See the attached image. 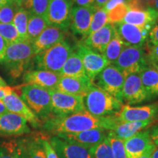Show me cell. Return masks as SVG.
<instances>
[{"label":"cell","mask_w":158,"mask_h":158,"mask_svg":"<svg viewBox=\"0 0 158 158\" xmlns=\"http://www.w3.org/2000/svg\"><path fill=\"white\" fill-rule=\"evenodd\" d=\"M51 0H31L27 10L31 15L46 16Z\"/></svg>","instance_id":"cell-37"},{"label":"cell","mask_w":158,"mask_h":158,"mask_svg":"<svg viewBox=\"0 0 158 158\" xmlns=\"http://www.w3.org/2000/svg\"><path fill=\"white\" fill-rule=\"evenodd\" d=\"M158 116V103L133 107L123 105L120 111L115 116L119 122L155 121Z\"/></svg>","instance_id":"cell-12"},{"label":"cell","mask_w":158,"mask_h":158,"mask_svg":"<svg viewBox=\"0 0 158 158\" xmlns=\"http://www.w3.org/2000/svg\"><path fill=\"white\" fill-rule=\"evenodd\" d=\"M151 152L144 154V155H142L141 156H138V157H133V158H151V155H150V153H151Z\"/></svg>","instance_id":"cell-54"},{"label":"cell","mask_w":158,"mask_h":158,"mask_svg":"<svg viewBox=\"0 0 158 158\" xmlns=\"http://www.w3.org/2000/svg\"><path fill=\"white\" fill-rule=\"evenodd\" d=\"M43 139L42 135L26 138L27 158H46Z\"/></svg>","instance_id":"cell-31"},{"label":"cell","mask_w":158,"mask_h":158,"mask_svg":"<svg viewBox=\"0 0 158 158\" xmlns=\"http://www.w3.org/2000/svg\"><path fill=\"white\" fill-rule=\"evenodd\" d=\"M157 122H158V119H157Z\"/></svg>","instance_id":"cell-57"},{"label":"cell","mask_w":158,"mask_h":158,"mask_svg":"<svg viewBox=\"0 0 158 158\" xmlns=\"http://www.w3.org/2000/svg\"><path fill=\"white\" fill-rule=\"evenodd\" d=\"M108 131L104 129H92L73 134H62L57 137L70 143L90 149L102 143L107 138Z\"/></svg>","instance_id":"cell-16"},{"label":"cell","mask_w":158,"mask_h":158,"mask_svg":"<svg viewBox=\"0 0 158 158\" xmlns=\"http://www.w3.org/2000/svg\"><path fill=\"white\" fill-rule=\"evenodd\" d=\"M0 36L2 37L7 44L21 40L13 23H0Z\"/></svg>","instance_id":"cell-34"},{"label":"cell","mask_w":158,"mask_h":158,"mask_svg":"<svg viewBox=\"0 0 158 158\" xmlns=\"http://www.w3.org/2000/svg\"><path fill=\"white\" fill-rule=\"evenodd\" d=\"M150 135L154 143L158 147V125H155L150 129Z\"/></svg>","instance_id":"cell-48"},{"label":"cell","mask_w":158,"mask_h":158,"mask_svg":"<svg viewBox=\"0 0 158 158\" xmlns=\"http://www.w3.org/2000/svg\"><path fill=\"white\" fill-rule=\"evenodd\" d=\"M13 158H27L26 138L15 140V146Z\"/></svg>","instance_id":"cell-41"},{"label":"cell","mask_w":158,"mask_h":158,"mask_svg":"<svg viewBox=\"0 0 158 158\" xmlns=\"http://www.w3.org/2000/svg\"><path fill=\"white\" fill-rule=\"evenodd\" d=\"M31 132L28 122L17 114L7 112L0 116V135L16 136Z\"/></svg>","instance_id":"cell-18"},{"label":"cell","mask_w":158,"mask_h":158,"mask_svg":"<svg viewBox=\"0 0 158 158\" xmlns=\"http://www.w3.org/2000/svg\"><path fill=\"white\" fill-rule=\"evenodd\" d=\"M19 7L14 2H10L0 7V23H13L15 14Z\"/></svg>","instance_id":"cell-38"},{"label":"cell","mask_w":158,"mask_h":158,"mask_svg":"<svg viewBox=\"0 0 158 158\" xmlns=\"http://www.w3.org/2000/svg\"><path fill=\"white\" fill-rule=\"evenodd\" d=\"M15 146V140L4 142L0 145V158H13Z\"/></svg>","instance_id":"cell-40"},{"label":"cell","mask_w":158,"mask_h":158,"mask_svg":"<svg viewBox=\"0 0 158 158\" xmlns=\"http://www.w3.org/2000/svg\"><path fill=\"white\" fill-rule=\"evenodd\" d=\"M115 31V27L111 23H107L102 28L94 31L84 40V44L89 48L102 54Z\"/></svg>","instance_id":"cell-23"},{"label":"cell","mask_w":158,"mask_h":158,"mask_svg":"<svg viewBox=\"0 0 158 158\" xmlns=\"http://www.w3.org/2000/svg\"><path fill=\"white\" fill-rule=\"evenodd\" d=\"M10 2H13V0H0V7H3L4 5H7Z\"/></svg>","instance_id":"cell-53"},{"label":"cell","mask_w":158,"mask_h":158,"mask_svg":"<svg viewBox=\"0 0 158 158\" xmlns=\"http://www.w3.org/2000/svg\"><path fill=\"white\" fill-rule=\"evenodd\" d=\"M92 85L93 82L89 78H78L62 76L57 84L56 90L71 95L84 97Z\"/></svg>","instance_id":"cell-22"},{"label":"cell","mask_w":158,"mask_h":158,"mask_svg":"<svg viewBox=\"0 0 158 158\" xmlns=\"http://www.w3.org/2000/svg\"><path fill=\"white\" fill-rule=\"evenodd\" d=\"M125 47V45L115 29L113 37L110 40L102 55L106 57L110 64H114Z\"/></svg>","instance_id":"cell-29"},{"label":"cell","mask_w":158,"mask_h":158,"mask_svg":"<svg viewBox=\"0 0 158 158\" xmlns=\"http://www.w3.org/2000/svg\"><path fill=\"white\" fill-rule=\"evenodd\" d=\"M20 95L40 121H45L53 116L48 90L32 85L23 84L21 86Z\"/></svg>","instance_id":"cell-4"},{"label":"cell","mask_w":158,"mask_h":158,"mask_svg":"<svg viewBox=\"0 0 158 158\" xmlns=\"http://www.w3.org/2000/svg\"><path fill=\"white\" fill-rule=\"evenodd\" d=\"M94 11L95 7H73L70 28L73 34L79 35L83 40L88 37Z\"/></svg>","instance_id":"cell-14"},{"label":"cell","mask_w":158,"mask_h":158,"mask_svg":"<svg viewBox=\"0 0 158 158\" xmlns=\"http://www.w3.org/2000/svg\"><path fill=\"white\" fill-rule=\"evenodd\" d=\"M114 26L125 46H146L151 27H138L123 21Z\"/></svg>","instance_id":"cell-11"},{"label":"cell","mask_w":158,"mask_h":158,"mask_svg":"<svg viewBox=\"0 0 158 158\" xmlns=\"http://www.w3.org/2000/svg\"><path fill=\"white\" fill-rule=\"evenodd\" d=\"M83 101L86 111L100 118L115 116L124 105L94 84L83 97Z\"/></svg>","instance_id":"cell-2"},{"label":"cell","mask_w":158,"mask_h":158,"mask_svg":"<svg viewBox=\"0 0 158 158\" xmlns=\"http://www.w3.org/2000/svg\"><path fill=\"white\" fill-rule=\"evenodd\" d=\"M73 50V47L64 40L34 57L37 68L38 70L60 73L64 63Z\"/></svg>","instance_id":"cell-5"},{"label":"cell","mask_w":158,"mask_h":158,"mask_svg":"<svg viewBox=\"0 0 158 158\" xmlns=\"http://www.w3.org/2000/svg\"><path fill=\"white\" fill-rule=\"evenodd\" d=\"M73 4L79 7H94V0H73Z\"/></svg>","instance_id":"cell-47"},{"label":"cell","mask_w":158,"mask_h":158,"mask_svg":"<svg viewBox=\"0 0 158 158\" xmlns=\"http://www.w3.org/2000/svg\"><path fill=\"white\" fill-rule=\"evenodd\" d=\"M73 5V0H51L45 16L48 25L58 27L67 32L70 26Z\"/></svg>","instance_id":"cell-9"},{"label":"cell","mask_w":158,"mask_h":158,"mask_svg":"<svg viewBox=\"0 0 158 158\" xmlns=\"http://www.w3.org/2000/svg\"><path fill=\"white\" fill-rule=\"evenodd\" d=\"M49 92L53 116H64L85 110L83 96L64 94L56 89L50 90Z\"/></svg>","instance_id":"cell-8"},{"label":"cell","mask_w":158,"mask_h":158,"mask_svg":"<svg viewBox=\"0 0 158 158\" xmlns=\"http://www.w3.org/2000/svg\"><path fill=\"white\" fill-rule=\"evenodd\" d=\"M43 147L45 149V152L46 158H59V156L55 151L54 147H52L50 143V141L47 137L43 136Z\"/></svg>","instance_id":"cell-43"},{"label":"cell","mask_w":158,"mask_h":158,"mask_svg":"<svg viewBox=\"0 0 158 158\" xmlns=\"http://www.w3.org/2000/svg\"><path fill=\"white\" fill-rule=\"evenodd\" d=\"M59 158H94L89 149L54 136L49 139Z\"/></svg>","instance_id":"cell-20"},{"label":"cell","mask_w":158,"mask_h":158,"mask_svg":"<svg viewBox=\"0 0 158 158\" xmlns=\"http://www.w3.org/2000/svg\"><path fill=\"white\" fill-rule=\"evenodd\" d=\"M108 1L109 0H94V7L95 8H102Z\"/></svg>","instance_id":"cell-50"},{"label":"cell","mask_w":158,"mask_h":158,"mask_svg":"<svg viewBox=\"0 0 158 158\" xmlns=\"http://www.w3.org/2000/svg\"><path fill=\"white\" fill-rule=\"evenodd\" d=\"M94 158H114L108 138L98 146L89 149Z\"/></svg>","instance_id":"cell-36"},{"label":"cell","mask_w":158,"mask_h":158,"mask_svg":"<svg viewBox=\"0 0 158 158\" xmlns=\"http://www.w3.org/2000/svg\"><path fill=\"white\" fill-rule=\"evenodd\" d=\"M118 123L115 116L96 117L86 110L64 116H52L44 121L43 127L56 135L73 134L92 129L110 131Z\"/></svg>","instance_id":"cell-1"},{"label":"cell","mask_w":158,"mask_h":158,"mask_svg":"<svg viewBox=\"0 0 158 158\" xmlns=\"http://www.w3.org/2000/svg\"><path fill=\"white\" fill-rule=\"evenodd\" d=\"M142 84L149 98L158 97V70L152 66L147 67L140 73Z\"/></svg>","instance_id":"cell-27"},{"label":"cell","mask_w":158,"mask_h":158,"mask_svg":"<svg viewBox=\"0 0 158 158\" xmlns=\"http://www.w3.org/2000/svg\"><path fill=\"white\" fill-rule=\"evenodd\" d=\"M124 3H127V0H109L102 8L106 11V13H108V12L111 10L114 7H115L116 6Z\"/></svg>","instance_id":"cell-44"},{"label":"cell","mask_w":158,"mask_h":158,"mask_svg":"<svg viewBox=\"0 0 158 158\" xmlns=\"http://www.w3.org/2000/svg\"><path fill=\"white\" fill-rule=\"evenodd\" d=\"M151 158H158V147L155 145V147H154V149L152 150L151 153Z\"/></svg>","instance_id":"cell-52"},{"label":"cell","mask_w":158,"mask_h":158,"mask_svg":"<svg viewBox=\"0 0 158 158\" xmlns=\"http://www.w3.org/2000/svg\"><path fill=\"white\" fill-rule=\"evenodd\" d=\"M7 46V43L2 38V37L0 36V63L3 62L4 58H5Z\"/></svg>","instance_id":"cell-46"},{"label":"cell","mask_w":158,"mask_h":158,"mask_svg":"<svg viewBox=\"0 0 158 158\" xmlns=\"http://www.w3.org/2000/svg\"><path fill=\"white\" fill-rule=\"evenodd\" d=\"M76 51L81 59L86 73L92 81L101 71L110 65L103 55L92 50L84 43H79Z\"/></svg>","instance_id":"cell-10"},{"label":"cell","mask_w":158,"mask_h":158,"mask_svg":"<svg viewBox=\"0 0 158 158\" xmlns=\"http://www.w3.org/2000/svg\"><path fill=\"white\" fill-rule=\"evenodd\" d=\"M128 10L129 8H128L127 3L120 4V5L116 6L111 10L107 13L108 23L114 25L116 23L123 21L124 18L127 14Z\"/></svg>","instance_id":"cell-35"},{"label":"cell","mask_w":158,"mask_h":158,"mask_svg":"<svg viewBox=\"0 0 158 158\" xmlns=\"http://www.w3.org/2000/svg\"><path fill=\"white\" fill-rule=\"evenodd\" d=\"M153 8L158 10V0H154L153 2Z\"/></svg>","instance_id":"cell-56"},{"label":"cell","mask_w":158,"mask_h":158,"mask_svg":"<svg viewBox=\"0 0 158 158\" xmlns=\"http://www.w3.org/2000/svg\"><path fill=\"white\" fill-rule=\"evenodd\" d=\"M7 112H8V110L6 108L3 101L2 100H0V116L4 114L7 113Z\"/></svg>","instance_id":"cell-51"},{"label":"cell","mask_w":158,"mask_h":158,"mask_svg":"<svg viewBox=\"0 0 158 158\" xmlns=\"http://www.w3.org/2000/svg\"><path fill=\"white\" fill-rule=\"evenodd\" d=\"M107 23H108V19L106 11L103 8H95L89 31V35L102 28Z\"/></svg>","instance_id":"cell-32"},{"label":"cell","mask_w":158,"mask_h":158,"mask_svg":"<svg viewBox=\"0 0 158 158\" xmlns=\"http://www.w3.org/2000/svg\"><path fill=\"white\" fill-rule=\"evenodd\" d=\"M4 86H7V84L2 77H0V87H4Z\"/></svg>","instance_id":"cell-55"},{"label":"cell","mask_w":158,"mask_h":158,"mask_svg":"<svg viewBox=\"0 0 158 158\" xmlns=\"http://www.w3.org/2000/svg\"><path fill=\"white\" fill-rule=\"evenodd\" d=\"M158 19V10L153 7L145 9H129L124 16L123 22L138 27L152 28Z\"/></svg>","instance_id":"cell-24"},{"label":"cell","mask_w":158,"mask_h":158,"mask_svg":"<svg viewBox=\"0 0 158 158\" xmlns=\"http://www.w3.org/2000/svg\"><path fill=\"white\" fill-rule=\"evenodd\" d=\"M108 140L114 158H127L124 149V141L118 139L108 131Z\"/></svg>","instance_id":"cell-33"},{"label":"cell","mask_w":158,"mask_h":158,"mask_svg":"<svg viewBox=\"0 0 158 158\" xmlns=\"http://www.w3.org/2000/svg\"><path fill=\"white\" fill-rule=\"evenodd\" d=\"M65 34L66 32L64 31L58 27L48 26L31 43L35 56L54 46L56 43L64 40Z\"/></svg>","instance_id":"cell-21"},{"label":"cell","mask_w":158,"mask_h":158,"mask_svg":"<svg viewBox=\"0 0 158 158\" xmlns=\"http://www.w3.org/2000/svg\"><path fill=\"white\" fill-rule=\"evenodd\" d=\"M60 73L43 70H27L23 73V81L24 84L32 85L48 91L56 89L60 80Z\"/></svg>","instance_id":"cell-17"},{"label":"cell","mask_w":158,"mask_h":158,"mask_svg":"<svg viewBox=\"0 0 158 158\" xmlns=\"http://www.w3.org/2000/svg\"><path fill=\"white\" fill-rule=\"evenodd\" d=\"M60 75L62 76L78 78H89L85 71L81 59L76 51H73L69 56L61 70Z\"/></svg>","instance_id":"cell-26"},{"label":"cell","mask_w":158,"mask_h":158,"mask_svg":"<svg viewBox=\"0 0 158 158\" xmlns=\"http://www.w3.org/2000/svg\"></svg>","instance_id":"cell-58"},{"label":"cell","mask_w":158,"mask_h":158,"mask_svg":"<svg viewBox=\"0 0 158 158\" xmlns=\"http://www.w3.org/2000/svg\"><path fill=\"white\" fill-rule=\"evenodd\" d=\"M48 26L45 17L29 14L27 26V36L29 42L31 44Z\"/></svg>","instance_id":"cell-28"},{"label":"cell","mask_w":158,"mask_h":158,"mask_svg":"<svg viewBox=\"0 0 158 158\" xmlns=\"http://www.w3.org/2000/svg\"><path fill=\"white\" fill-rule=\"evenodd\" d=\"M124 77L117 68L110 64L99 73L93 80V84L105 92L123 102L122 88Z\"/></svg>","instance_id":"cell-7"},{"label":"cell","mask_w":158,"mask_h":158,"mask_svg":"<svg viewBox=\"0 0 158 158\" xmlns=\"http://www.w3.org/2000/svg\"><path fill=\"white\" fill-rule=\"evenodd\" d=\"M148 64L158 70V45H146Z\"/></svg>","instance_id":"cell-39"},{"label":"cell","mask_w":158,"mask_h":158,"mask_svg":"<svg viewBox=\"0 0 158 158\" xmlns=\"http://www.w3.org/2000/svg\"><path fill=\"white\" fill-rule=\"evenodd\" d=\"M2 100L8 112L15 114L24 118L33 127L37 128L41 125L40 120L31 111L21 97L18 95L16 93L6 96Z\"/></svg>","instance_id":"cell-19"},{"label":"cell","mask_w":158,"mask_h":158,"mask_svg":"<svg viewBox=\"0 0 158 158\" xmlns=\"http://www.w3.org/2000/svg\"><path fill=\"white\" fill-rule=\"evenodd\" d=\"M31 1V0H13V2L16 4L19 7H23L26 10L28 8Z\"/></svg>","instance_id":"cell-49"},{"label":"cell","mask_w":158,"mask_h":158,"mask_svg":"<svg viewBox=\"0 0 158 158\" xmlns=\"http://www.w3.org/2000/svg\"><path fill=\"white\" fill-rule=\"evenodd\" d=\"M114 65L124 77L130 74L141 73L142 70L149 66L146 46H126Z\"/></svg>","instance_id":"cell-6"},{"label":"cell","mask_w":158,"mask_h":158,"mask_svg":"<svg viewBox=\"0 0 158 158\" xmlns=\"http://www.w3.org/2000/svg\"><path fill=\"white\" fill-rule=\"evenodd\" d=\"M122 100L128 106L141 103L149 100L142 84L140 73L130 74L125 77L122 88Z\"/></svg>","instance_id":"cell-13"},{"label":"cell","mask_w":158,"mask_h":158,"mask_svg":"<svg viewBox=\"0 0 158 158\" xmlns=\"http://www.w3.org/2000/svg\"><path fill=\"white\" fill-rule=\"evenodd\" d=\"M29 12L23 7H19L15 13L13 23L19 33L20 40L22 41H28L27 36V26L29 17Z\"/></svg>","instance_id":"cell-30"},{"label":"cell","mask_w":158,"mask_h":158,"mask_svg":"<svg viewBox=\"0 0 158 158\" xmlns=\"http://www.w3.org/2000/svg\"><path fill=\"white\" fill-rule=\"evenodd\" d=\"M147 44L149 45H158V19L156 20L155 24L149 31Z\"/></svg>","instance_id":"cell-42"},{"label":"cell","mask_w":158,"mask_h":158,"mask_svg":"<svg viewBox=\"0 0 158 158\" xmlns=\"http://www.w3.org/2000/svg\"><path fill=\"white\" fill-rule=\"evenodd\" d=\"M13 93H16L15 87H10L8 86L0 87V100H2L6 96Z\"/></svg>","instance_id":"cell-45"},{"label":"cell","mask_w":158,"mask_h":158,"mask_svg":"<svg viewBox=\"0 0 158 158\" xmlns=\"http://www.w3.org/2000/svg\"><path fill=\"white\" fill-rule=\"evenodd\" d=\"M127 158H133L149 152L155 147L150 135V129L138 132L124 141Z\"/></svg>","instance_id":"cell-15"},{"label":"cell","mask_w":158,"mask_h":158,"mask_svg":"<svg viewBox=\"0 0 158 158\" xmlns=\"http://www.w3.org/2000/svg\"><path fill=\"white\" fill-rule=\"evenodd\" d=\"M154 122L155 121L119 122L113 130L108 132L118 139L124 141L138 132L148 129L150 126L152 125Z\"/></svg>","instance_id":"cell-25"},{"label":"cell","mask_w":158,"mask_h":158,"mask_svg":"<svg viewBox=\"0 0 158 158\" xmlns=\"http://www.w3.org/2000/svg\"><path fill=\"white\" fill-rule=\"evenodd\" d=\"M35 56L31 44L28 41H17L7 44L5 58L2 62L13 78H17L25 72Z\"/></svg>","instance_id":"cell-3"}]
</instances>
